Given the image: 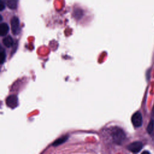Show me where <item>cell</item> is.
Wrapping results in <instances>:
<instances>
[{"mask_svg": "<svg viewBox=\"0 0 154 154\" xmlns=\"http://www.w3.org/2000/svg\"><path fill=\"white\" fill-rule=\"evenodd\" d=\"M111 135L114 141L118 144H122L126 138V135L124 131L119 128H113L111 133Z\"/></svg>", "mask_w": 154, "mask_h": 154, "instance_id": "6da1fadb", "label": "cell"}, {"mask_svg": "<svg viewBox=\"0 0 154 154\" xmlns=\"http://www.w3.org/2000/svg\"><path fill=\"white\" fill-rule=\"evenodd\" d=\"M11 30L14 35H17L20 32V22L16 16H13L10 21Z\"/></svg>", "mask_w": 154, "mask_h": 154, "instance_id": "7a4b0ae2", "label": "cell"}, {"mask_svg": "<svg viewBox=\"0 0 154 154\" xmlns=\"http://www.w3.org/2000/svg\"><path fill=\"white\" fill-rule=\"evenodd\" d=\"M131 121L135 127H140L143 123V117L141 113L139 111L135 112L131 117Z\"/></svg>", "mask_w": 154, "mask_h": 154, "instance_id": "3957f363", "label": "cell"}, {"mask_svg": "<svg viewBox=\"0 0 154 154\" xmlns=\"http://www.w3.org/2000/svg\"><path fill=\"white\" fill-rule=\"evenodd\" d=\"M143 145L141 141H134L128 146V149L132 153H138L143 148Z\"/></svg>", "mask_w": 154, "mask_h": 154, "instance_id": "277c9868", "label": "cell"}, {"mask_svg": "<svg viewBox=\"0 0 154 154\" xmlns=\"http://www.w3.org/2000/svg\"><path fill=\"white\" fill-rule=\"evenodd\" d=\"M5 103L8 107L14 108L18 105V99L15 95H10L6 99Z\"/></svg>", "mask_w": 154, "mask_h": 154, "instance_id": "5b68a950", "label": "cell"}, {"mask_svg": "<svg viewBox=\"0 0 154 154\" xmlns=\"http://www.w3.org/2000/svg\"><path fill=\"white\" fill-rule=\"evenodd\" d=\"M4 2L7 6L11 10H14L17 8L18 0H4Z\"/></svg>", "mask_w": 154, "mask_h": 154, "instance_id": "8992f818", "label": "cell"}, {"mask_svg": "<svg viewBox=\"0 0 154 154\" xmlns=\"http://www.w3.org/2000/svg\"><path fill=\"white\" fill-rule=\"evenodd\" d=\"M9 31V26L6 23H2L0 25V34L1 36L5 35Z\"/></svg>", "mask_w": 154, "mask_h": 154, "instance_id": "52a82bcc", "label": "cell"}, {"mask_svg": "<svg viewBox=\"0 0 154 154\" xmlns=\"http://www.w3.org/2000/svg\"><path fill=\"white\" fill-rule=\"evenodd\" d=\"M3 44L7 48H10L13 45V40L10 35L5 37L2 40Z\"/></svg>", "mask_w": 154, "mask_h": 154, "instance_id": "ba28073f", "label": "cell"}, {"mask_svg": "<svg viewBox=\"0 0 154 154\" xmlns=\"http://www.w3.org/2000/svg\"><path fill=\"white\" fill-rule=\"evenodd\" d=\"M68 139V137L67 135H65V136H63V137H61L59 138H58L57 140H56L52 144L53 146H58L63 143H64L65 141H67V140Z\"/></svg>", "mask_w": 154, "mask_h": 154, "instance_id": "9c48e42d", "label": "cell"}, {"mask_svg": "<svg viewBox=\"0 0 154 154\" xmlns=\"http://www.w3.org/2000/svg\"><path fill=\"white\" fill-rule=\"evenodd\" d=\"M5 58H6L5 51L4 49H2V48H1V50L0 51V63L1 64H2L5 61Z\"/></svg>", "mask_w": 154, "mask_h": 154, "instance_id": "30bf717a", "label": "cell"}, {"mask_svg": "<svg viewBox=\"0 0 154 154\" xmlns=\"http://www.w3.org/2000/svg\"><path fill=\"white\" fill-rule=\"evenodd\" d=\"M153 128H154V120H153V119H152L150 121V122L147 126V132L149 134H151L153 131Z\"/></svg>", "mask_w": 154, "mask_h": 154, "instance_id": "8fae6325", "label": "cell"}, {"mask_svg": "<svg viewBox=\"0 0 154 154\" xmlns=\"http://www.w3.org/2000/svg\"><path fill=\"white\" fill-rule=\"evenodd\" d=\"M5 8V3L4 1L1 0V2H0V10L1 11H3Z\"/></svg>", "mask_w": 154, "mask_h": 154, "instance_id": "7c38bea8", "label": "cell"}, {"mask_svg": "<svg viewBox=\"0 0 154 154\" xmlns=\"http://www.w3.org/2000/svg\"><path fill=\"white\" fill-rule=\"evenodd\" d=\"M152 116H154V105H153V108H152Z\"/></svg>", "mask_w": 154, "mask_h": 154, "instance_id": "4fadbf2b", "label": "cell"}]
</instances>
